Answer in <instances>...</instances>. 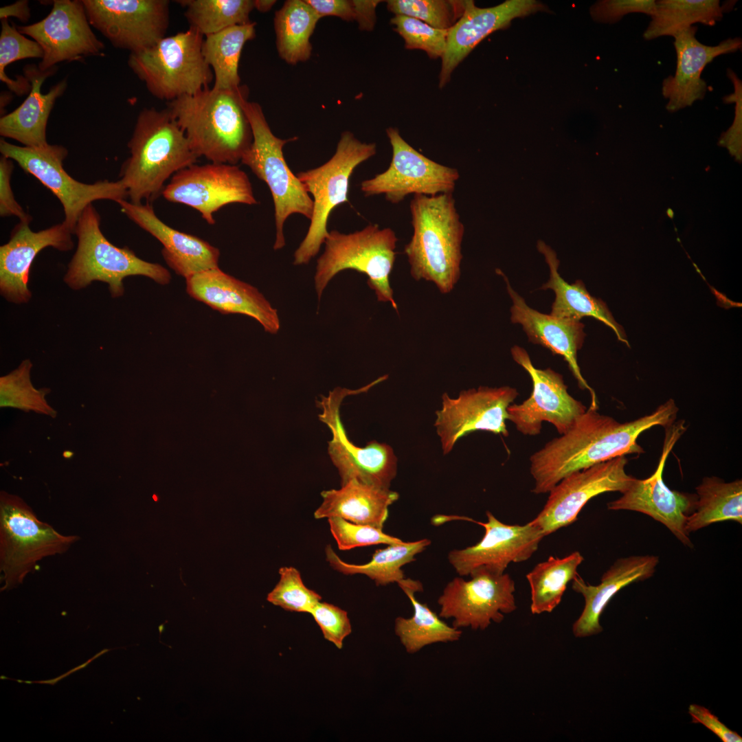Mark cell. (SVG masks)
<instances>
[{
  "label": "cell",
  "mask_w": 742,
  "mask_h": 742,
  "mask_svg": "<svg viewBox=\"0 0 742 742\" xmlns=\"http://www.w3.org/2000/svg\"><path fill=\"white\" fill-rule=\"evenodd\" d=\"M679 409L673 399L654 412L620 423L589 407L564 434L548 442L530 458L535 494L549 493L563 477L575 471L625 456L640 454L638 436L654 426L674 423Z\"/></svg>",
  "instance_id": "cell-1"
},
{
  "label": "cell",
  "mask_w": 742,
  "mask_h": 742,
  "mask_svg": "<svg viewBox=\"0 0 742 742\" xmlns=\"http://www.w3.org/2000/svg\"><path fill=\"white\" fill-rule=\"evenodd\" d=\"M248 89L207 87L167 102L198 156L214 163L236 165L250 147L253 134L243 109Z\"/></svg>",
  "instance_id": "cell-2"
},
{
  "label": "cell",
  "mask_w": 742,
  "mask_h": 742,
  "mask_svg": "<svg viewBox=\"0 0 742 742\" xmlns=\"http://www.w3.org/2000/svg\"><path fill=\"white\" fill-rule=\"evenodd\" d=\"M130 157L120 172L130 202H153L161 195L165 182L177 172L196 164L198 156L167 109H142L128 141Z\"/></svg>",
  "instance_id": "cell-3"
},
{
  "label": "cell",
  "mask_w": 742,
  "mask_h": 742,
  "mask_svg": "<svg viewBox=\"0 0 742 742\" xmlns=\"http://www.w3.org/2000/svg\"><path fill=\"white\" fill-rule=\"evenodd\" d=\"M409 209L413 234L404 252L410 274L448 293L460 279L464 232L453 193L414 195Z\"/></svg>",
  "instance_id": "cell-4"
},
{
  "label": "cell",
  "mask_w": 742,
  "mask_h": 742,
  "mask_svg": "<svg viewBox=\"0 0 742 742\" xmlns=\"http://www.w3.org/2000/svg\"><path fill=\"white\" fill-rule=\"evenodd\" d=\"M74 234L77 248L63 278L73 290L100 281L108 284L111 297L116 298L124 295L123 280L128 276H145L161 285L171 280L169 271L161 265L141 259L128 247L112 244L100 229V216L92 203L79 217Z\"/></svg>",
  "instance_id": "cell-5"
},
{
  "label": "cell",
  "mask_w": 742,
  "mask_h": 742,
  "mask_svg": "<svg viewBox=\"0 0 742 742\" xmlns=\"http://www.w3.org/2000/svg\"><path fill=\"white\" fill-rule=\"evenodd\" d=\"M397 242L394 230L377 224L349 234L331 230L324 243V251L317 260L314 284L318 300L336 275L351 269L366 275L367 284L377 300L390 303L397 311L390 282Z\"/></svg>",
  "instance_id": "cell-6"
},
{
  "label": "cell",
  "mask_w": 742,
  "mask_h": 742,
  "mask_svg": "<svg viewBox=\"0 0 742 742\" xmlns=\"http://www.w3.org/2000/svg\"><path fill=\"white\" fill-rule=\"evenodd\" d=\"M204 36L188 30L130 53L128 65L148 91L168 102L210 87L214 75L202 53Z\"/></svg>",
  "instance_id": "cell-7"
},
{
  "label": "cell",
  "mask_w": 742,
  "mask_h": 742,
  "mask_svg": "<svg viewBox=\"0 0 742 742\" xmlns=\"http://www.w3.org/2000/svg\"><path fill=\"white\" fill-rule=\"evenodd\" d=\"M242 105L251 125L253 141L240 162L269 187L274 205L276 240L273 249L285 245L284 225L289 216L299 214L311 220L313 200L296 175L288 166L283 155L284 146L297 139H283L271 131L260 105L243 100Z\"/></svg>",
  "instance_id": "cell-8"
},
{
  "label": "cell",
  "mask_w": 742,
  "mask_h": 742,
  "mask_svg": "<svg viewBox=\"0 0 742 742\" xmlns=\"http://www.w3.org/2000/svg\"><path fill=\"white\" fill-rule=\"evenodd\" d=\"M63 535L38 519L20 497L0 493V572L1 590L22 583L45 557L65 552L79 540Z\"/></svg>",
  "instance_id": "cell-9"
},
{
  "label": "cell",
  "mask_w": 742,
  "mask_h": 742,
  "mask_svg": "<svg viewBox=\"0 0 742 742\" xmlns=\"http://www.w3.org/2000/svg\"><path fill=\"white\" fill-rule=\"evenodd\" d=\"M376 153L374 143L362 142L350 131L341 133L335 154L322 166L300 172L297 177L312 195L313 214L306 234L294 252L293 264H308L318 254L329 232L331 212L348 201L350 178L354 170Z\"/></svg>",
  "instance_id": "cell-10"
},
{
  "label": "cell",
  "mask_w": 742,
  "mask_h": 742,
  "mask_svg": "<svg viewBox=\"0 0 742 742\" xmlns=\"http://www.w3.org/2000/svg\"><path fill=\"white\" fill-rule=\"evenodd\" d=\"M0 152L48 188L62 204L63 223L74 234L79 217L93 201L126 200L128 192L121 180L98 181L84 183L72 178L65 170L63 161L68 155L61 145L49 144L41 147L19 146L0 140Z\"/></svg>",
  "instance_id": "cell-11"
},
{
  "label": "cell",
  "mask_w": 742,
  "mask_h": 742,
  "mask_svg": "<svg viewBox=\"0 0 742 742\" xmlns=\"http://www.w3.org/2000/svg\"><path fill=\"white\" fill-rule=\"evenodd\" d=\"M372 387L369 383L357 390L335 388L317 401L322 409L318 417L331 431L328 453L338 471L341 485L355 480L388 489L397 473V458L392 448L376 440L365 447L354 445L348 439L340 418V405L346 396L366 392Z\"/></svg>",
  "instance_id": "cell-12"
},
{
  "label": "cell",
  "mask_w": 742,
  "mask_h": 742,
  "mask_svg": "<svg viewBox=\"0 0 742 742\" xmlns=\"http://www.w3.org/2000/svg\"><path fill=\"white\" fill-rule=\"evenodd\" d=\"M386 133L392 148L389 167L361 183L365 196L383 195L397 204L410 194L435 196L453 193L460 175L455 168L437 163L410 146L396 128Z\"/></svg>",
  "instance_id": "cell-13"
},
{
  "label": "cell",
  "mask_w": 742,
  "mask_h": 742,
  "mask_svg": "<svg viewBox=\"0 0 742 742\" xmlns=\"http://www.w3.org/2000/svg\"><path fill=\"white\" fill-rule=\"evenodd\" d=\"M161 195L197 210L210 225L215 223L214 214L228 204L258 203L247 175L236 165L223 163L194 164L177 172Z\"/></svg>",
  "instance_id": "cell-14"
},
{
  "label": "cell",
  "mask_w": 742,
  "mask_h": 742,
  "mask_svg": "<svg viewBox=\"0 0 742 742\" xmlns=\"http://www.w3.org/2000/svg\"><path fill=\"white\" fill-rule=\"evenodd\" d=\"M470 576L469 581L454 578L438 599L439 616L452 618V626L485 630L492 622H501L504 614L517 609L515 585L508 574L479 570Z\"/></svg>",
  "instance_id": "cell-15"
},
{
  "label": "cell",
  "mask_w": 742,
  "mask_h": 742,
  "mask_svg": "<svg viewBox=\"0 0 742 742\" xmlns=\"http://www.w3.org/2000/svg\"><path fill=\"white\" fill-rule=\"evenodd\" d=\"M510 352L514 361L530 376L532 390L522 403L508 406V420L526 436L539 435L543 422L552 424L560 435L566 433L587 407L569 394L561 374L535 367L521 347L515 346Z\"/></svg>",
  "instance_id": "cell-16"
},
{
  "label": "cell",
  "mask_w": 742,
  "mask_h": 742,
  "mask_svg": "<svg viewBox=\"0 0 742 742\" xmlns=\"http://www.w3.org/2000/svg\"><path fill=\"white\" fill-rule=\"evenodd\" d=\"M665 429L662 452L654 473L643 480L634 477L619 498L607 504V508L647 515L664 524L684 546L693 548L686 524L695 508L697 496L671 490L663 480L668 456L686 427L684 421L680 420Z\"/></svg>",
  "instance_id": "cell-17"
},
{
  "label": "cell",
  "mask_w": 742,
  "mask_h": 742,
  "mask_svg": "<svg viewBox=\"0 0 742 742\" xmlns=\"http://www.w3.org/2000/svg\"><path fill=\"white\" fill-rule=\"evenodd\" d=\"M91 26L117 48L138 52L166 36L168 0H82Z\"/></svg>",
  "instance_id": "cell-18"
},
{
  "label": "cell",
  "mask_w": 742,
  "mask_h": 742,
  "mask_svg": "<svg viewBox=\"0 0 742 742\" xmlns=\"http://www.w3.org/2000/svg\"><path fill=\"white\" fill-rule=\"evenodd\" d=\"M518 394L509 386H480L462 390L456 398L443 394L434 423L443 453L451 452L460 438L475 431L508 436L507 409Z\"/></svg>",
  "instance_id": "cell-19"
},
{
  "label": "cell",
  "mask_w": 742,
  "mask_h": 742,
  "mask_svg": "<svg viewBox=\"0 0 742 742\" xmlns=\"http://www.w3.org/2000/svg\"><path fill=\"white\" fill-rule=\"evenodd\" d=\"M627 461L622 456L567 475L550 491L543 509L530 523L547 536L574 523L592 498L623 493L634 478L625 471Z\"/></svg>",
  "instance_id": "cell-20"
},
{
  "label": "cell",
  "mask_w": 742,
  "mask_h": 742,
  "mask_svg": "<svg viewBox=\"0 0 742 742\" xmlns=\"http://www.w3.org/2000/svg\"><path fill=\"white\" fill-rule=\"evenodd\" d=\"M16 27L41 47L43 57L38 67L43 71L63 61L102 56L104 49V43L92 31L82 1L79 0L53 1L52 10L43 19Z\"/></svg>",
  "instance_id": "cell-21"
},
{
  "label": "cell",
  "mask_w": 742,
  "mask_h": 742,
  "mask_svg": "<svg viewBox=\"0 0 742 742\" xmlns=\"http://www.w3.org/2000/svg\"><path fill=\"white\" fill-rule=\"evenodd\" d=\"M487 521H476L484 527V535L476 544L449 552L448 560L461 576H470L479 570L502 574L510 563L523 562L537 551L545 537L541 529L530 522L509 525L486 512Z\"/></svg>",
  "instance_id": "cell-22"
},
{
  "label": "cell",
  "mask_w": 742,
  "mask_h": 742,
  "mask_svg": "<svg viewBox=\"0 0 742 742\" xmlns=\"http://www.w3.org/2000/svg\"><path fill=\"white\" fill-rule=\"evenodd\" d=\"M30 223L19 221L9 241L0 247V293L8 302L17 304L32 297L28 281L38 254L49 247L60 251L74 247V233L63 222L38 232H33Z\"/></svg>",
  "instance_id": "cell-23"
},
{
  "label": "cell",
  "mask_w": 742,
  "mask_h": 742,
  "mask_svg": "<svg viewBox=\"0 0 742 742\" xmlns=\"http://www.w3.org/2000/svg\"><path fill=\"white\" fill-rule=\"evenodd\" d=\"M697 27L691 25L673 36L677 54L676 71L674 76L664 79L662 84V95L668 100L666 109L671 113L704 99L708 91L707 83L701 77L704 67L718 56L741 49L739 37L729 38L711 46L697 40Z\"/></svg>",
  "instance_id": "cell-24"
},
{
  "label": "cell",
  "mask_w": 742,
  "mask_h": 742,
  "mask_svg": "<svg viewBox=\"0 0 742 742\" xmlns=\"http://www.w3.org/2000/svg\"><path fill=\"white\" fill-rule=\"evenodd\" d=\"M545 10L534 0H508L496 6L478 8L466 1L463 14L448 30L447 45L442 57L439 87H444L458 65L487 36L504 29L515 18Z\"/></svg>",
  "instance_id": "cell-25"
},
{
  "label": "cell",
  "mask_w": 742,
  "mask_h": 742,
  "mask_svg": "<svg viewBox=\"0 0 742 742\" xmlns=\"http://www.w3.org/2000/svg\"><path fill=\"white\" fill-rule=\"evenodd\" d=\"M186 291L222 314H242L256 319L264 330L276 334L280 328L277 309L255 286L221 271L219 267L186 279Z\"/></svg>",
  "instance_id": "cell-26"
},
{
  "label": "cell",
  "mask_w": 742,
  "mask_h": 742,
  "mask_svg": "<svg viewBox=\"0 0 742 742\" xmlns=\"http://www.w3.org/2000/svg\"><path fill=\"white\" fill-rule=\"evenodd\" d=\"M502 276L513 304L511 322L521 325L530 341L548 348L553 354L561 355L567 363L579 387L590 393L589 407L598 409L596 393L583 376L577 361V352L581 348L585 336L584 325L580 321L560 319L532 308Z\"/></svg>",
  "instance_id": "cell-27"
},
{
  "label": "cell",
  "mask_w": 742,
  "mask_h": 742,
  "mask_svg": "<svg viewBox=\"0 0 742 742\" xmlns=\"http://www.w3.org/2000/svg\"><path fill=\"white\" fill-rule=\"evenodd\" d=\"M126 216L163 245L161 254L175 273L188 278L218 267L219 249L194 235L173 229L155 214L150 203L117 202Z\"/></svg>",
  "instance_id": "cell-28"
},
{
  "label": "cell",
  "mask_w": 742,
  "mask_h": 742,
  "mask_svg": "<svg viewBox=\"0 0 742 742\" xmlns=\"http://www.w3.org/2000/svg\"><path fill=\"white\" fill-rule=\"evenodd\" d=\"M659 563L654 555L630 556L616 560L603 574L600 583L592 585L578 574L572 587L585 599L583 611L572 626L576 638L598 634L603 631L600 617L611 599L627 585L651 577Z\"/></svg>",
  "instance_id": "cell-29"
},
{
  "label": "cell",
  "mask_w": 742,
  "mask_h": 742,
  "mask_svg": "<svg viewBox=\"0 0 742 742\" xmlns=\"http://www.w3.org/2000/svg\"><path fill=\"white\" fill-rule=\"evenodd\" d=\"M54 67L41 71L35 66L24 68L31 89L23 102L12 112L0 119V135L20 142L27 147H41L48 143L46 129L49 116L56 100L65 92L67 84L64 79L51 87L47 93H42L41 87L48 77L56 71Z\"/></svg>",
  "instance_id": "cell-30"
},
{
  "label": "cell",
  "mask_w": 742,
  "mask_h": 742,
  "mask_svg": "<svg viewBox=\"0 0 742 742\" xmlns=\"http://www.w3.org/2000/svg\"><path fill=\"white\" fill-rule=\"evenodd\" d=\"M322 502L314 513L315 519L340 517L348 521L383 529L388 508L399 494L357 480H350L339 489L321 493Z\"/></svg>",
  "instance_id": "cell-31"
},
{
  "label": "cell",
  "mask_w": 742,
  "mask_h": 742,
  "mask_svg": "<svg viewBox=\"0 0 742 742\" xmlns=\"http://www.w3.org/2000/svg\"><path fill=\"white\" fill-rule=\"evenodd\" d=\"M540 249L544 253L550 269V279L541 289H552L555 293L550 315L574 321H580L583 317H592L610 327L618 339L629 346L622 328L615 321L606 304L592 296L581 280L571 284L566 282L558 273V261L554 253L546 247L540 246Z\"/></svg>",
  "instance_id": "cell-32"
},
{
  "label": "cell",
  "mask_w": 742,
  "mask_h": 742,
  "mask_svg": "<svg viewBox=\"0 0 742 742\" xmlns=\"http://www.w3.org/2000/svg\"><path fill=\"white\" fill-rule=\"evenodd\" d=\"M398 585L414 609L410 618L398 616L394 620L395 635L407 653L414 654L428 645L460 640L462 634L460 629L447 625L426 604L417 600L415 593L423 590L420 582L405 578Z\"/></svg>",
  "instance_id": "cell-33"
},
{
  "label": "cell",
  "mask_w": 742,
  "mask_h": 742,
  "mask_svg": "<svg viewBox=\"0 0 742 742\" xmlns=\"http://www.w3.org/2000/svg\"><path fill=\"white\" fill-rule=\"evenodd\" d=\"M719 0H657L651 21L643 33L645 40L673 36L679 30L696 23L712 26L729 12L734 3Z\"/></svg>",
  "instance_id": "cell-34"
},
{
  "label": "cell",
  "mask_w": 742,
  "mask_h": 742,
  "mask_svg": "<svg viewBox=\"0 0 742 742\" xmlns=\"http://www.w3.org/2000/svg\"><path fill=\"white\" fill-rule=\"evenodd\" d=\"M431 543L428 539L415 541L389 544L377 549L371 560L365 564H352L341 560L330 545L325 548L326 560L335 570L346 575L364 574L376 585H387L405 578L402 567L416 560V555L423 552Z\"/></svg>",
  "instance_id": "cell-35"
},
{
  "label": "cell",
  "mask_w": 742,
  "mask_h": 742,
  "mask_svg": "<svg viewBox=\"0 0 742 742\" xmlns=\"http://www.w3.org/2000/svg\"><path fill=\"white\" fill-rule=\"evenodd\" d=\"M693 511L688 516L686 530L690 534L710 524L734 521L742 524V480L726 482L706 477L696 487Z\"/></svg>",
  "instance_id": "cell-36"
},
{
  "label": "cell",
  "mask_w": 742,
  "mask_h": 742,
  "mask_svg": "<svg viewBox=\"0 0 742 742\" xmlns=\"http://www.w3.org/2000/svg\"><path fill=\"white\" fill-rule=\"evenodd\" d=\"M255 26L251 21L205 36L202 53L214 75L213 87L234 89L240 86V58L245 44L255 37Z\"/></svg>",
  "instance_id": "cell-37"
},
{
  "label": "cell",
  "mask_w": 742,
  "mask_h": 742,
  "mask_svg": "<svg viewBox=\"0 0 742 742\" xmlns=\"http://www.w3.org/2000/svg\"><path fill=\"white\" fill-rule=\"evenodd\" d=\"M321 18L305 0L286 1L274 16L280 58L293 65L307 60L312 51L310 37Z\"/></svg>",
  "instance_id": "cell-38"
},
{
  "label": "cell",
  "mask_w": 742,
  "mask_h": 742,
  "mask_svg": "<svg viewBox=\"0 0 742 742\" xmlns=\"http://www.w3.org/2000/svg\"><path fill=\"white\" fill-rule=\"evenodd\" d=\"M584 558L578 551L563 558L550 556L526 575L531 592L533 614L552 612L560 603L568 583L578 575Z\"/></svg>",
  "instance_id": "cell-39"
},
{
  "label": "cell",
  "mask_w": 742,
  "mask_h": 742,
  "mask_svg": "<svg viewBox=\"0 0 742 742\" xmlns=\"http://www.w3.org/2000/svg\"><path fill=\"white\" fill-rule=\"evenodd\" d=\"M190 27L206 36L228 27L250 23L252 0H180Z\"/></svg>",
  "instance_id": "cell-40"
},
{
  "label": "cell",
  "mask_w": 742,
  "mask_h": 742,
  "mask_svg": "<svg viewBox=\"0 0 742 742\" xmlns=\"http://www.w3.org/2000/svg\"><path fill=\"white\" fill-rule=\"evenodd\" d=\"M32 368L31 361L25 359L16 369L0 377V406L26 412L32 411L55 418L57 412L45 398L51 390L34 387L31 381Z\"/></svg>",
  "instance_id": "cell-41"
},
{
  "label": "cell",
  "mask_w": 742,
  "mask_h": 742,
  "mask_svg": "<svg viewBox=\"0 0 742 742\" xmlns=\"http://www.w3.org/2000/svg\"><path fill=\"white\" fill-rule=\"evenodd\" d=\"M1 20L0 34V80L16 95H21L31 89L28 79L19 76L10 78L5 71L8 65L14 61L26 58H43V52L39 44L21 34L17 27L10 24L8 19Z\"/></svg>",
  "instance_id": "cell-42"
},
{
  "label": "cell",
  "mask_w": 742,
  "mask_h": 742,
  "mask_svg": "<svg viewBox=\"0 0 742 742\" xmlns=\"http://www.w3.org/2000/svg\"><path fill=\"white\" fill-rule=\"evenodd\" d=\"M466 1L456 0H390L388 10L420 20L433 27L449 30L460 19Z\"/></svg>",
  "instance_id": "cell-43"
},
{
  "label": "cell",
  "mask_w": 742,
  "mask_h": 742,
  "mask_svg": "<svg viewBox=\"0 0 742 742\" xmlns=\"http://www.w3.org/2000/svg\"><path fill=\"white\" fill-rule=\"evenodd\" d=\"M279 574L280 580L268 594L267 600L286 611L310 614L321 601V596L304 585L296 568L282 567Z\"/></svg>",
  "instance_id": "cell-44"
},
{
  "label": "cell",
  "mask_w": 742,
  "mask_h": 742,
  "mask_svg": "<svg viewBox=\"0 0 742 742\" xmlns=\"http://www.w3.org/2000/svg\"><path fill=\"white\" fill-rule=\"evenodd\" d=\"M390 23L404 39L406 49H421L431 58H442L449 30L437 29L417 19L400 14L392 17Z\"/></svg>",
  "instance_id": "cell-45"
},
{
  "label": "cell",
  "mask_w": 742,
  "mask_h": 742,
  "mask_svg": "<svg viewBox=\"0 0 742 742\" xmlns=\"http://www.w3.org/2000/svg\"><path fill=\"white\" fill-rule=\"evenodd\" d=\"M328 521L330 532L338 548L341 550L376 544L389 545L403 542L402 539L385 534L381 529L369 525L355 524L337 517L328 518Z\"/></svg>",
  "instance_id": "cell-46"
},
{
  "label": "cell",
  "mask_w": 742,
  "mask_h": 742,
  "mask_svg": "<svg viewBox=\"0 0 742 742\" xmlns=\"http://www.w3.org/2000/svg\"><path fill=\"white\" fill-rule=\"evenodd\" d=\"M310 614L319 627L324 638L341 649L344 639L352 632L347 612L334 605L319 601Z\"/></svg>",
  "instance_id": "cell-47"
},
{
  "label": "cell",
  "mask_w": 742,
  "mask_h": 742,
  "mask_svg": "<svg viewBox=\"0 0 742 742\" xmlns=\"http://www.w3.org/2000/svg\"><path fill=\"white\" fill-rule=\"evenodd\" d=\"M655 8V0H603L591 7L590 14L596 21L611 23L631 13L651 16Z\"/></svg>",
  "instance_id": "cell-48"
},
{
  "label": "cell",
  "mask_w": 742,
  "mask_h": 742,
  "mask_svg": "<svg viewBox=\"0 0 742 742\" xmlns=\"http://www.w3.org/2000/svg\"><path fill=\"white\" fill-rule=\"evenodd\" d=\"M727 76L733 85L734 92L723 97V101L728 104L734 102V120L732 126L721 138L719 144L727 146L732 154L739 155L741 146L742 82L730 68L727 69Z\"/></svg>",
  "instance_id": "cell-49"
},
{
  "label": "cell",
  "mask_w": 742,
  "mask_h": 742,
  "mask_svg": "<svg viewBox=\"0 0 742 742\" xmlns=\"http://www.w3.org/2000/svg\"><path fill=\"white\" fill-rule=\"evenodd\" d=\"M14 169L13 161L5 156L0 158V216H14L20 221L30 223L32 216L23 209L14 198L10 179Z\"/></svg>",
  "instance_id": "cell-50"
},
{
  "label": "cell",
  "mask_w": 742,
  "mask_h": 742,
  "mask_svg": "<svg viewBox=\"0 0 742 742\" xmlns=\"http://www.w3.org/2000/svg\"><path fill=\"white\" fill-rule=\"evenodd\" d=\"M688 713L692 717L693 723L702 724L722 741H742V737L738 733L728 728L708 708L697 704H690L688 707Z\"/></svg>",
  "instance_id": "cell-51"
},
{
  "label": "cell",
  "mask_w": 742,
  "mask_h": 742,
  "mask_svg": "<svg viewBox=\"0 0 742 742\" xmlns=\"http://www.w3.org/2000/svg\"><path fill=\"white\" fill-rule=\"evenodd\" d=\"M321 16H335L347 21H355L353 1L348 0H305Z\"/></svg>",
  "instance_id": "cell-52"
},
{
  "label": "cell",
  "mask_w": 742,
  "mask_h": 742,
  "mask_svg": "<svg viewBox=\"0 0 742 742\" xmlns=\"http://www.w3.org/2000/svg\"><path fill=\"white\" fill-rule=\"evenodd\" d=\"M355 10V21L363 31H372L376 23V8L379 0H352Z\"/></svg>",
  "instance_id": "cell-53"
},
{
  "label": "cell",
  "mask_w": 742,
  "mask_h": 742,
  "mask_svg": "<svg viewBox=\"0 0 742 742\" xmlns=\"http://www.w3.org/2000/svg\"><path fill=\"white\" fill-rule=\"evenodd\" d=\"M11 16L19 19L23 22L27 21L30 16L28 1L24 0L19 1L12 5L1 8V19H8V17Z\"/></svg>",
  "instance_id": "cell-54"
},
{
  "label": "cell",
  "mask_w": 742,
  "mask_h": 742,
  "mask_svg": "<svg viewBox=\"0 0 742 742\" xmlns=\"http://www.w3.org/2000/svg\"><path fill=\"white\" fill-rule=\"evenodd\" d=\"M276 1L273 0H254V8L261 12H268Z\"/></svg>",
  "instance_id": "cell-55"
},
{
  "label": "cell",
  "mask_w": 742,
  "mask_h": 742,
  "mask_svg": "<svg viewBox=\"0 0 742 742\" xmlns=\"http://www.w3.org/2000/svg\"><path fill=\"white\" fill-rule=\"evenodd\" d=\"M666 214H667V216H669V217H670L671 218H673L674 217V212H673V210H671V208H668V209L667 210V211H666Z\"/></svg>",
  "instance_id": "cell-56"
}]
</instances>
